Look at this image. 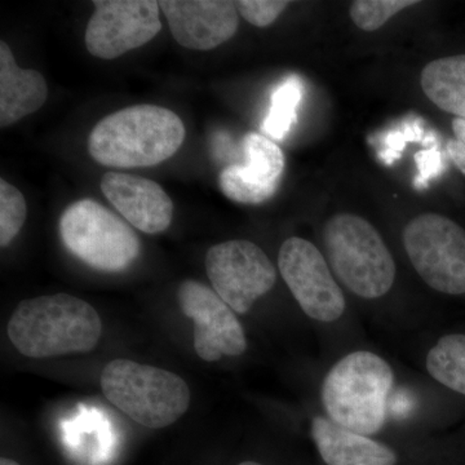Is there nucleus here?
Instances as JSON below:
<instances>
[{
    "label": "nucleus",
    "mask_w": 465,
    "mask_h": 465,
    "mask_svg": "<svg viewBox=\"0 0 465 465\" xmlns=\"http://www.w3.org/2000/svg\"><path fill=\"white\" fill-rule=\"evenodd\" d=\"M206 271L217 295L238 314H246L277 281L273 262L250 241H228L211 247Z\"/></svg>",
    "instance_id": "nucleus-8"
},
{
    "label": "nucleus",
    "mask_w": 465,
    "mask_h": 465,
    "mask_svg": "<svg viewBox=\"0 0 465 465\" xmlns=\"http://www.w3.org/2000/svg\"><path fill=\"white\" fill-rule=\"evenodd\" d=\"M240 465H262V464L255 463V461H243V463H241Z\"/></svg>",
    "instance_id": "nucleus-28"
},
{
    "label": "nucleus",
    "mask_w": 465,
    "mask_h": 465,
    "mask_svg": "<svg viewBox=\"0 0 465 465\" xmlns=\"http://www.w3.org/2000/svg\"><path fill=\"white\" fill-rule=\"evenodd\" d=\"M424 128L421 118H410L403 121L399 127L388 131L381 139L379 158L385 164H391L401 158V153L407 143L423 142Z\"/></svg>",
    "instance_id": "nucleus-22"
},
{
    "label": "nucleus",
    "mask_w": 465,
    "mask_h": 465,
    "mask_svg": "<svg viewBox=\"0 0 465 465\" xmlns=\"http://www.w3.org/2000/svg\"><path fill=\"white\" fill-rule=\"evenodd\" d=\"M238 14L247 23L258 27H268L280 17L290 2L284 0H240L235 2Z\"/></svg>",
    "instance_id": "nucleus-23"
},
{
    "label": "nucleus",
    "mask_w": 465,
    "mask_h": 465,
    "mask_svg": "<svg viewBox=\"0 0 465 465\" xmlns=\"http://www.w3.org/2000/svg\"><path fill=\"white\" fill-rule=\"evenodd\" d=\"M27 206L23 193L0 180V246L7 247L25 224Z\"/></svg>",
    "instance_id": "nucleus-20"
},
{
    "label": "nucleus",
    "mask_w": 465,
    "mask_h": 465,
    "mask_svg": "<svg viewBox=\"0 0 465 465\" xmlns=\"http://www.w3.org/2000/svg\"><path fill=\"white\" fill-rule=\"evenodd\" d=\"M418 5L414 0H357L351 3L349 15L363 32H375L402 9Z\"/></svg>",
    "instance_id": "nucleus-21"
},
{
    "label": "nucleus",
    "mask_w": 465,
    "mask_h": 465,
    "mask_svg": "<svg viewBox=\"0 0 465 465\" xmlns=\"http://www.w3.org/2000/svg\"><path fill=\"white\" fill-rule=\"evenodd\" d=\"M410 262L428 286L449 295L465 293V231L439 213L416 216L403 231Z\"/></svg>",
    "instance_id": "nucleus-7"
},
{
    "label": "nucleus",
    "mask_w": 465,
    "mask_h": 465,
    "mask_svg": "<svg viewBox=\"0 0 465 465\" xmlns=\"http://www.w3.org/2000/svg\"><path fill=\"white\" fill-rule=\"evenodd\" d=\"M427 370L449 390L465 394V335L440 338L428 353Z\"/></svg>",
    "instance_id": "nucleus-18"
},
{
    "label": "nucleus",
    "mask_w": 465,
    "mask_h": 465,
    "mask_svg": "<svg viewBox=\"0 0 465 465\" xmlns=\"http://www.w3.org/2000/svg\"><path fill=\"white\" fill-rule=\"evenodd\" d=\"M177 299L183 313L194 322V349L201 360L216 362L246 351L243 327L215 290L197 281H183Z\"/></svg>",
    "instance_id": "nucleus-11"
},
{
    "label": "nucleus",
    "mask_w": 465,
    "mask_h": 465,
    "mask_svg": "<svg viewBox=\"0 0 465 465\" xmlns=\"http://www.w3.org/2000/svg\"><path fill=\"white\" fill-rule=\"evenodd\" d=\"M45 76L33 69H21L11 48L0 42V125L16 124L38 112L47 101Z\"/></svg>",
    "instance_id": "nucleus-16"
},
{
    "label": "nucleus",
    "mask_w": 465,
    "mask_h": 465,
    "mask_svg": "<svg viewBox=\"0 0 465 465\" xmlns=\"http://www.w3.org/2000/svg\"><path fill=\"white\" fill-rule=\"evenodd\" d=\"M58 231L66 250L96 271L124 272L142 251L130 224L94 200L70 204L60 217Z\"/></svg>",
    "instance_id": "nucleus-6"
},
{
    "label": "nucleus",
    "mask_w": 465,
    "mask_h": 465,
    "mask_svg": "<svg viewBox=\"0 0 465 465\" xmlns=\"http://www.w3.org/2000/svg\"><path fill=\"white\" fill-rule=\"evenodd\" d=\"M85 30L92 56L113 60L143 47L162 30L161 7L155 0H94Z\"/></svg>",
    "instance_id": "nucleus-9"
},
{
    "label": "nucleus",
    "mask_w": 465,
    "mask_h": 465,
    "mask_svg": "<svg viewBox=\"0 0 465 465\" xmlns=\"http://www.w3.org/2000/svg\"><path fill=\"white\" fill-rule=\"evenodd\" d=\"M173 38L183 47L210 51L231 41L240 25L235 2L226 0H162Z\"/></svg>",
    "instance_id": "nucleus-13"
},
{
    "label": "nucleus",
    "mask_w": 465,
    "mask_h": 465,
    "mask_svg": "<svg viewBox=\"0 0 465 465\" xmlns=\"http://www.w3.org/2000/svg\"><path fill=\"white\" fill-rule=\"evenodd\" d=\"M100 188L125 222L145 234L164 232L173 222V201L153 180L131 173H108L101 179Z\"/></svg>",
    "instance_id": "nucleus-14"
},
{
    "label": "nucleus",
    "mask_w": 465,
    "mask_h": 465,
    "mask_svg": "<svg viewBox=\"0 0 465 465\" xmlns=\"http://www.w3.org/2000/svg\"><path fill=\"white\" fill-rule=\"evenodd\" d=\"M394 376L391 366L371 351H353L324 378L322 403L333 423L370 436L387 421Z\"/></svg>",
    "instance_id": "nucleus-3"
},
{
    "label": "nucleus",
    "mask_w": 465,
    "mask_h": 465,
    "mask_svg": "<svg viewBox=\"0 0 465 465\" xmlns=\"http://www.w3.org/2000/svg\"><path fill=\"white\" fill-rule=\"evenodd\" d=\"M304 94L299 76L284 79L272 94L271 109L265 116L262 130L272 139L282 140L296 122V110Z\"/></svg>",
    "instance_id": "nucleus-19"
},
{
    "label": "nucleus",
    "mask_w": 465,
    "mask_h": 465,
    "mask_svg": "<svg viewBox=\"0 0 465 465\" xmlns=\"http://www.w3.org/2000/svg\"><path fill=\"white\" fill-rule=\"evenodd\" d=\"M312 436L327 465H396L393 450L369 436L345 430L331 419L317 416Z\"/></svg>",
    "instance_id": "nucleus-15"
},
{
    "label": "nucleus",
    "mask_w": 465,
    "mask_h": 465,
    "mask_svg": "<svg viewBox=\"0 0 465 465\" xmlns=\"http://www.w3.org/2000/svg\"><path fill=\"white\" fill-rule=\"evenodd\" d=\"M448 153L455 166L465 174V145L452 139L448 143Z\"/></svg>",
    "instance_id": "nucleus-25"
},
{
    "label": "nucleus",
    "mask_w": 465,
    "mask_h": 465,
    "mask_svg": "<svg viewBox=\"0 0 465 465\" xmlns=\"http://www.w3.org/2000/svg\"><path fill=\"white\" fill-rule=\"evenodd\" d=\"M278 266L293 298L308 317L320 322H333L342 316L344 293L313 243L299 237L284 241Z\"/></svg>",
    "instance_id": "nucleus-10"
},
{
    "label": "nucleus",
    "mask_w": 465,
    "mask_h": 465,
    "mask_svg": "<svg viewBox=\"0 0 465 465\" xmlns=\"http://www.w3.org/2000/svg\"><path fill=\"white\" fill-rule=\"evenodd\" d=\"M0 465H20L16 463L15 460H11V459L8 458H2V460H0Z\"/></svg>",
    "instance_id": "nucleus-27"
},
{
    "label": "nucleus",
    "mask_w": 465,
    "mask_h": 465,
    "mask_svg": "<svg viewBox=\"0 0 465 465\" xmlns=\"http://www.w3.org/2000/svg\"><path fill=\"white\" fill-rule=\"evenodd\" d=\"M323 242L333 273L354 295L378 299L393 286V256L367 220L338 213L324 225Z\"/></svg>",
    "instance_id": "nucleus-5"
},
{
    "label": "nucleus",
    "mask_w": 465,
    "mask_h": 465,
    "mask_svg": "<svg viewBox=\"0 0 465 465\" xmlns=\"http://www.w3.org/2000/svg\"><path fill=\"white\" fill-rule=\"evenodd\" d=\"M244 164H231L219 174L223 194L241 204H262L271 200L282 180L286 159L277 143L258 133L242 142Z\"/></svg>",
    "instance_id": "nucleus-12"
},
{
    "label": "nucleus",
    "mask_w": 465,
    "mask_h": 465,
    "mask_svg": "<svg viewBox=\"0 0 465 465\" xmlns=\"http://www.w3.org/2000/svg\"><path fill=\"white\" fill-rule=\"evenodd\" d=\"M452 131H454L455 140L465 145V119L455 118L452 121Z\"/></svg>",
    "instance_id": "nucleus-26"
},
{
    "label": "nucleus",
    "mask_w": 465,
    "mask_h": 465,
    "mask_svg": "<svg viewBox=\"0 0 465 465\" xmlns=\"http://www.w3.org/2000/svg\"><path fill=\"white\" fill-rule=\"evenodd\" d=\"M103 324L84 300L56 293L21 302L9 320V341L23 356L87 353L99 344Z\"/></svg>",
    "instance_id": "nucleus-1"
},
{
    "label": "nucleus",
    "mask_w": 465,
    "mask_h": 465,
    "mask_svg": "<svg viewBox=\"0 0 465 465\" xmlns=\"http://www.w3.org/2000/svg\"><path fill=\"white\" fill-rule=\"evenodd\" d=\"M433 142V134H430V148L421 150V152L415 154L418 174H416L414 180V186L418 191H423V189L428 188L430 180L440 176L443 170L442 154L437 149L436 143L430 146V143Z\"/></svg>",
    "instance_id": "nucleus-24"
},
{
    "label": "nucleus",
    "mask_w": 465,
    "mask_h": 465,
    "mask_svg": "<svg viewBox=\"0 0 465 465\" xmlns=\"http://www.w3.org/2000/svg\"><path fill=\"white\" fill-rule=\"evenodd\" d=\"M100 384L109 402L150 430L176 423L191 406V390L179 375L130 360L109 362Z\"/></svg>",
    "instance_id": "nucleus-4"
},
{
    "label": "nucleus",
    "mask_w": 465,
    "mask_h": 465,
    "mask_svg": "<svg viewBox=\"0 0 465 465\" xmlns=\"http://www.w3.org/2000/svg\"><path fill=\"white\" fill-rule=\"evenodd\" d=\"M420 84L437 108L465 119V54L428 64L421 72Z\"/></svg>",
    "instance_id": "nucleus-17"
},
{
    "label": "nucleus",
    "mask_w": 465,
    "mask_h": 465,
    "mask_svg": "<svg viewBox=\"0 0 465 465\" xmlns=\"http://www.w3.org/2000/svg\"><path fill=\"white\" fill-rule=\"evenodd\" d=\"M185 134L182 118L173 110L157 105L130 106L94 125L88 137V152L106 167H152L176 154Z\"/></svg>",
    "instance_id": "nucleus-2"
}]
</instances>
